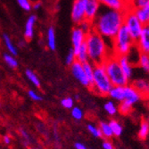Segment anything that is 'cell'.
I'll use <instances>...</instances> for the list:
<instances>
[{
	"label": "cell",
	"mask_w": 149,
	"mask_h": 149,
	"mask_svg": "<svg viewBox=\"0 0 149 149\" xmlns=\"http://www.w3.org/2000/svg\"><path fill=\"white\" fill-rule=\"evenodd\" d=\"M124 12L100 6L96 17L91 22L92 29L112 42L119 29L123 25Z\"/></svg>",
	"instance_id": "obj_1"
},
{
	"label": "cell",
	"mask_w": 149,
	"mask_h": 149,
	"mask_svg": "<svg viewBox=\"0 0 149 149\" xmlns=\"http://www.w3.org/2000/svg\"><path fill=\"white\" fill-rule=\"evenodd\" d=\"M85 43L88 49V59L93 64L102 63L108 56V45L105 39L94 30L86 35Z\"/></svg>",
	"instance_id": "obj_2"
},
{
	"label": "cell",
	"mask_w": 149,
	"mask_h": 149,
	"mask_svg": "<svg viewBox=\"0 0 149 149\" xmlns=\"http://www.w3.org/2000/svg\"><path fill=\"white\" fill-rule=\"evenodd\" d=\"M102 64L113 86L125 87L129 84L130 80L121 71L117 56L114 55L109 56L102 63Z\"/></svg>",
	"instance_id": "obj_3"
},
{
	"label": "cell",
	"mask_w": 149,
	"mask_h": 149,
	"mask_svg": "<svg viewBox=\"0 0 149 149\" xmlns=\"http://www.w3.org/2000/svg\"><path fill=\"white\" fill-rule=\"evenodd\" d=\"M112 46L113 48V55L115 56H127L135 47V41L130 37L124 25L119 29L117 34L112 40Z\"/></svg>",
	"instance_id": "obj_4"
},
{
	"label": "cell",
	"mask_w": 149,
	"mask_h": 149,
	"mask_svg": "<svg viewBox=\"0 0 149 149\" xmlns=\"http://www.w3.org/2000/svg\"><path fill=\"white\" fill-rule=\"evenodd\" d=\"M112 87L113 85L104 71L103 64H94L93 87L91 89L97 92L101 96H107Z\"/></svg>",
	"instance_id": "obj_5"
},
{
	"label": "cell",
	"mask_w": 149,
	"mask_h": 149,
	"mask_svg": "<svg viewBox=\"0 0 149 149\" xmlns=\"http://www.w3.org/2000/svg\"><path fill=\"white\" fill-rule=\"evenodd\" d=\"M123 25L127 28L132 39L136 42V40L139 38V37L142 31L144 25L139 21V19L136 17V15H135L133 8L129 7L128 9L125 10Z\"/></svg>",
	"instance_id": "obj_6"
},
{
	"label": "cell",
	"mask_w": 149,
	"mask_h": 149,
	"mask_svg": "<svg viewBox=\"0 0 149 149\" xmlns=\"http://www.w3.org/2000/svg\"><path fill=\"white\" fill-rule=\"evenodd\" d=\"M135 46L139 50L140 53H149V27L148 25L143 26L142 31L139 38L135 42Z\"/></svg>",
	"instance_id": "obj_7"
},
{
	"label": "cell",
	"mask_w": 149,
	"mask_h": 149,
	"mask_svg": "<svg viewBox=\"0 0 149 149\" xmlns=\"http://www.w3.org/2000/svg\"><path fill=\"white\" fill-rule=\"evenodd\" d=\"M142 97V95L132 85H126L124 87V100L123 101L129 106L132 107L134 104L138 103Z\"/></svg>",
	"instance_id": "obj_8"
},
{
	"label": "cell",
	"mask_w": 149,
	"mask_h": 149,
	"mask_svg": "<svg viewBox=\"0 0 149 149\" xmlns=\"http://www.w3.org/2000/svg\"><path fill=\"white\" fill-rule=\"evenodd\" d=\"M70 66H71V72H72V75L75 77V79L78 81H79V82L83 86L90 88V83H89V81H88V79L85 72H84L82 63L78 62V61H75Z\"/></svg>",
	"instance_id": "obj_9"
},
{
	"label": "cell",
	"mask_w": 149,
	"mask_h": 149,
	"mask_svg": "<svg viewBox=\"0 0 149 149\" xmlns=\"http://www.w3.org/2000/svg\"><path fill=\"white\" fill-rule=\"evenodd\" d=\"M72 22L79 25L81 22L85 20V10L83 0H74L72 10Z\"/></svg>",
	"instance_id": "obj_10"
},
{
	"label": "cell",
	"mask_w": 149,
	"mask_h": 149,
	"mask_svg": "<svg viewBox=\"0 0 149 149\" xmlns=\"http://www.w3.org/2000/svg\"><path fill=\"white\" fill-rule=\"evenodd\" d=\"M85 10V20L92 22L96 17L100 8V4L97 0H83Z\"/></svg>",
	"instance_id": "obj_11"
},
{
	"label": "cell",
	"mask_w": 149,
	"mask_h": 149,
	"mask_svg": "<svg viewBox=\"0 0 149 149\" xmlns=\"http://www.w3.org/2000/svg\"><path fill=\"white\" fill-rule=\"evenodd\" d=\"M86 35L87 34L78 25L73 28L72 31V50L75 55L77 54L79 47L85 42Z\"/></svg>",
	"instance_id": "obj_12"
},
{
	"label": "cell",
	"mask_w": 149,
	"mask_h": 149,
	"mask_svg": "<svg viewBox=\"0 0 149 149\" xmlns=\"http://www.w3.org/2000/svg\"><path fill=\"white\" fill-rule=\"evenodd\" d=\"M119 64L121 68V71L124 73V75L127 77V79L130 80L132 78L133 75V66L132 63L130 62L127 56H117Z\"/></svg>",
	"instance_id": "obj_13"
},
{
	"label": "cell",
	"mask_w": 149,
	"mask_h": 149,
	"mask_svg": "<svg viewBox=\"0 0 149 149\" xmlns=\"http://www.w3.org/2000/svg\"><path fill=\"white\" fill-rule=\"evenodd\" d=\"M101 6H106L113 10L125 11L129 6L123 1V0H97Z\"/></svg>",
	"instance_id": "obj_14"
},
{
	"label": "cell",
	"mask_w": 149,
	"mask_h": 149,
	"mask_svg": "<svg viewBox=\"0 0 149 149\" xmlns=\"http://www.w3.org/2000/svg\"><path fill=\"white\" fill-rule=\"evenodd\" d=\"M37 22V16L35 15H31L27 19L24 30V38L27 40H31L34 37V27Z\"/></svg>",
	"instance_id": "obj_15"
},
{
	"label": "cell",
	"mask_w": 149,
	"mask_h": 149,
	"mask_svg": "<svg viewBox=\"0 0 149 149\" xmlns=\"http://www.w3.org/2000/svg\"><path fill=\"white\" fill-rule=\"evenodd\" d=\"M134 13L139 21L145 26L148 25L149 22V5H146L143 7L134 8Z\"/></svg>",
	"instance_id": "obj_16"
},
{
	"label": "cell",
	"mask_w": 149,
	"mask_h": 149,
	"mask_svg": "<svg viewBox=\"0 0 149 149\" xmlns=\"http://www.w3.org/2000/svg\"><path fill=\"white\" fill-rule=\"evenodd\" d=\"M108 95L114 100L118 102H123L124 100V87L113 86Z\"/></svg>",
	"instance_id": "obj_17"
},
{
	"label": "cell",
	"mask_w": 149,
	"mask_h": 149,
	"mask_svg": "<svg viewBox=\"0 0 149 149\" xmlns=\"http://www.w3.org/2000/svg\"><path fill=\"white\" fill-rule=\"evenodd\" d=\"M76 56V61L83 63H86V62H88L89 59H88V49H87V46H86V43L84 42L82 45H81L77 52V54L75 55Z\"/></svg>",
	"instance_id": "obj_18"
},
{
	"label": "cell",
	"mask_w": 149,
	"mask_h": 149,
	"mask_svg": "<svg viewBox=\"0 0 149 149\" xmlns=\"http://www.w3.org/2000/svg\"><path fill=\"white\" fill-rule=\"evenodd\" d=\"M47 47L50 50L55 51L56 48V32L53 27H50L47 31Z\"/></svg>",
	"instance_id": "obj_19"
},
{
	"label": "cell",
	"mask_w": 149,
	"mask_h": 149,
	"mask_svg": "<svg viewBox=\"0 0 149 149\" xmlns=\"http://www.w3.org/2000/svg\"><path fill=\"white\" fill-rule=\"evenodd\" d=\"M82 67L84 72L89 81L90 83V88H92L93 87V72H94V64L91 62H86L82 63Z\"/></svg>",
	"instance_id": "obj_20"
},
{
	"label": "cell",
	"mask_w": 149,
	"mask_h": 149,
	"mask_svg": "<svg viewBox=\"0 0 149 149\" xmlns=\"http://www.w3.org/2000/svg\"><path fill=\"white\" fill-rule=\"evenodd\" d=\"M3 39H4V42H5V45L9 52V54H11L12 56H17L18 55V50L16 48V47L13 44V41L11 40L10 37L7 35V34H4L3 36Z\"/></svg>",
	"instance_id": "obj_21"
},
{
	"label": "cell",
	"mask_w": 149,
	"mask_h": 149,
	"mask_svg": "<svg viewBox=\"0 0 149 149\" xmlns=\"http://www.w3.org/2000/svg\"><path fill=\"white\" fill-rule=\"evenodd\" d=\"M138 63H139V66L144 70V72H148V71H149V56H148V54L140 53Z\"/></svg>",
	"instance_id": "obj_22"
},
{
	"label": "cell",
	"mask_w": 149,
	"mask_h": 149,
	"mask_svg": "<svg viewBox=\"0 0 149 149\" xmlns=\"http://www.w3.org/2000/svg\"><path fill=\"white\" fill-rule=\"evenodd\" d=\"M141 95L148 92V83L145 79H137L132 85Z\"/></svg>",
	"instance_id": "obj_23"
},
{
	"label": "cell",
	"mask_w": 149,
	"mask_h": 149,
	"mask_svg": "<svg viewBox=\"0 0 149 149\" xmlns=\"http://www.w3.org/2000/svg\"><path fill=\"white\" fill-rule=\"evenodd\" d=\"M99 130L102 133L103 137L107 138V139H110L113 137V132H112L109 123L102 121V123H100V124H99Z\"/></svg>",
	"instance_id": "obj_24"
},
{
	"label": "cell",
	"mask_w": 149,
	"mask_h": 149,
	"mask_svg": "<svg viewBox=\"0 0 149 149\" xmlns=\"http://www.w3.org/2000/svg\"><path fill=\"white\" fill-rule=\"evenodd\" d=\"M109 125H110V128L113 132V136L120 137V135L123 134V126H121L118 121L113 120L109 123Z\"/></svg>",
	"instance_id": "obj_25"
},
{
	"label": "cell",
	"mask_w": 149,
	"mask_h": 149,
	"mask_svg": "<svg viewBox=\"0 0 149 149\" xmlns=\"http://www.w3.org/2000/svg\"><path fill=\"white\" fill-rule=\"evenodd\" d=\"M25 75H26L27 79H28L34 86H36V87H39L40 86V80H39L38 77L31 70L27 69L26 72H25Z\"/></svg>",
	"instance_id": "obj_26"
},
{
	"label": "cell",
	"mask_w": 149,
	"mask_h": 149,
	"mask_svg": "<svg viewBox=\"0 0 149 149\" xmlns=\"http://www.w3.org/2000/svg\"><path fill=\"white\" fill-rule=\"evenodd\" d=\"M148 133H149V125L148 123L146 120H143L140 129H139V137L141 139H146L148 136Z\"/></svg>",
	"instance_id": "obj_27"
},
{
	"label": "cell",
	"mask_w": 149,
	"mask_h": 149,
	"mask_svg": "<svg viewBox=\"0 0 149 149\" xmlns=\"http://www.w3.org/2000/svg\"><path fill=\"white\" fill-rule=\"evenodd\" d=\"M4 60L8 66H10L11 68H16L18 66V62L17 60L12 56L11 54H5L4 55Z\"/></svg>",
	"instance_id": "obj_28"
},
{
	"label": "cell",
	"mask_w": 149,
	"mask_h": 149,
	"mask_svg": "<svg viewBox=\"0 0 149 149\" xmlns=\"http://www.w3.org/2000/svg\"><path fill=\"white\" fill-rule=\"evenodd\" d=\"M104 108L105 112L110 115H114L117 113V107L114 104V103L112 101H108L107 103H105Z\"/></svg>",
	"instance_id": "obj_29"
},
{
	"label": "cell",
	"mask_w": 149,
	"mask_h": 149,
	"mask_svg": "<svg viewBox=\"0 0 149 149\" xmlns=\"http://www.w3.org/2000/svg\"><path fill=\"white\" fill-rule=\"evenodd\" d=\"M146 5H149V0H130V7L131 8H139Z\"/></svg>",
	"instance_id": "obj_30"
},
{
	"label": "cell",
	"mask_w": 149,
	"mask_h": 149,
	"mask_svg": "<svg viewBox=\"0 0 149 149\" xmlns=\"http://www.w3.org/2000/svg\"><path fill=\"white\" fill-rule=\"evenodd\" d=\"M17 3L25 12H30L32 9V5L30 0H17Z\"/></svg>",
	"instance_id": "obj_31"
},
{
	"label": "cell",
	"mask_w": 149,
	"mask_h": 149,
	"mask_svg": "<svg viewBox=\"0 0 149 149\" xmlns=\"http://www.w3.org/2000/svg\"><path fill=\"white\" fill-rule=\"evenodd\" d=\"M79 28L82 30L86 34L88 33V32H89L91 30H93L92 29V23H91V22H89V21H87V20H84L83 22H81L79 25H78Z\"/></svg>",
	"instance_id": "obj_32"
},
{
	"label": "cell",
	"mask_w": 149,
	"mask_h": 149,
	"mask_svg": "<svg viewBox=\"0 0 149 149\" xmlns=\"http://www.w3.org/2000/svg\"><path fill=\"white\" fill-rule=\"evenodd\" d=\"M72 116L75 120H79L83 118V112L79 107H72Z\"/></svg>",
	"instance_id": "obj_33"
},
{
	"label": "cell",
	"mask_w": 149,
	"mask_h": 149,
	"mask_svg": "<svg viewBox=\"0 0 149 149\" xmlns=\"http://www.w3.org/2000/svg\"><path fill=\"white\" fill-rule=\"evenodd\" d=\"M88 130L91 133L92 136H94V137H96V138H101V137H103L102 136V133H101V131L99 130V128H97L96 126L89 124V125H88Z\"/></svg>",
	"instance_id": "obj_34"
},
{
	"label": "cell",
	"mask_w": 149,
	"mask_h": 149,
	"mask_svg": "<svg viewBox=\"0 0 149 149\" xmlns=\"http://www.w3.org/2000/svg\"><path fill=\"white\" fill-rule=\"evenodd\" d=\"M61 104L63 105V107L67 108V109H72L74 105V101L72 97H65L62 99Z\"/></svg>",
	"instance_id": "obj_35"
},
{
	"label": "cell",
	"mask_w": 149,
	"mask_h": 149,
	"mask_svg": "<svg viewBox=\"0 0 149 149\" xmlns=\"http://www.w3.org/2000/svg\"><path fill=\"white\" fill-rule=\"evenodd\" d=\"M76 61V56H75V54H74V52H73V50H72V48L69 51V53H68V55H67V56H66V58H65V63L67 64V65H71V64H72L74 62Z\"/></svg>",
	"instance_id": "obj_36"
},
{
	"label": "cell",
	"mask_w": 149,
	"mask_h": 149,
	"mask_svg": "<svg viewBox=\"0 0 149 149\" xmlns=\"http://www.w3.org/2000/svg\"><path fill=\"white\" fill-rule=\"evenodd\" d=\"M130 110H131L130 106H129L128 104H126L123 102H120V113L127 114V113H129L130 112Z\"/></svg>",
	"instance_id": "obj_37"
},
{
	"label": "cell",
	"mask_w": 149,
	"mask_h": 149,
	"mask_svg": "<svg viewBox=\"0 0 149 149\" xmlns=\"http://www.w3.org/2000/svg\"><path fill=\"white\" fill-rule=\"evenodd\" d=\"M28 95H29L30 98H31L34 101H41L42 100V97H40L38 93H36L34 90H29Z\"/></svg>",
	"instance_id": "obj_38"
},
{
	"label": "cell",
	"mask_w": 149,
	"mask_h": 149,
	"mask_svg": "<svg viewBox=\"0 0 149 149\" xmlns=\"http://www.w3.org/2000/svg\"><path fill=\"white\" fill-rule=\"evenodd\" d=\"M103 147H104V149H114V147L113 146V145L111 144V142L107 141V140L104 141V143H103Z\"/></svg>",
	"instance_id": "obj_39"
},
{
	"label": "cell",
	"mask_w": 149,
	"mask_h": 149,
	"mask_svg": "<svg viewBox=\"0 0 149 149\" xmlns=\"http://www.w3.org/2000/svg\"><path fill=\"white\" fill-rule=\"evenodd\" d=\"M74 146H75V148H76V149H87V147H86L82 143H79V142L75 143Z\"/></svg>",
	"instance_id": "obj_40"
},
{
	"label": "cell",
	"mask_w": 149,
	"mask_h": 149,
	"mask_svg": "<svg viewBox=\"0 0 149 149\" xmlns=\"http://www.w3.org/2000/svg\"><path fill=\"white\" fill-rule=\"evenodd\" d=\"M41 2H39V1H38L37 3H35L33 6H32V8L34 9V10H38V9H40V7H41Z\"/></svg>",
	"instance_id": "obj_41"
},
{
	"label": "cell",
	"mask_w": 149,
	"mask_h": 149,
	"mask_svg": "<svg viewBox=\"0 0 149 149\" xmlns=\"http://www.w3.org/2000/svg\"><path fill=\"white\" fill-rule=\"evenodd\" d=\"M22 137L26 139V140H29L30 139V138H29V135H28V133H27L25 130H22Z\"/></svg>",
	"instance_id": "obj_42"
},
{
	"label": "cell",
	"mask_w": 149,
	"mask_h": 149,
	"mask_svg": "<svg viewBox=\"0 0 149 149\" xmlns=\"http://www.w3.org/2000/svg\"><path fill=\"white\" fill-rule=\"evenodd\" d=\"M4 142H5V144H6V145L10 144V143H11V139H10V137H9V136H5V137H4Z\"/></svg>",
	"instance_id": "obj_43"
},
{
	"label": "cell",
	"mask_w": 149,
	"mask_h": 149,
	"mask_svg": "<svg viewBox=\"0 0 149 149\" xmlns=\"http://www.w3.org/2000/svg\"><path fill=\"white\" fill-rule=\"evenodd\" d=\"M123 2H124V3H125V4H126V5H127V6H128L129 7H130V0H123Z\"/></svg>",
	"instance_id": "obj_44"
}]
</instances>
